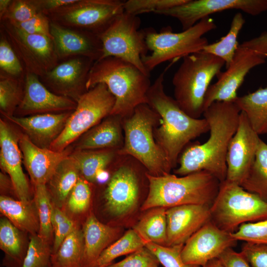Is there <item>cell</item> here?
I'll use <instances>...</instances> for the list:
<instances>
[{
    "label": "cell",
    "instance_id": "cell-1",
    "mask_svg": "<svg viewBox=\"0 0 267 267\" xmlns=\"http://www.w3.org/2000/svg\"><path fill=\"white\" fill-rule=\"evenodd\" d=\"M241 111L235 102L216 101L203 114L209 125L210 136L203 143H189L180 153L174 173L180 176L206 171L220 182L226 179V154L235 134Z\"/></svg>",
    "mask_w": 267,
    "mask_h": 267
},
{
    "label": "cell",
    "instance_id": "cell-2",
    "mask_svg": "<svg viewBox=\"0 0 267 267\" xmlns=\"http://www.w3.org/2000/svg\"><path fill=\"white\" fill-rule=\"evenodd\" d=\"M172 63L151 85L147 94V104L160 117V125L154 130L155 139L163 151L172 169H176L179 156L190 141L209 132L205 118L196 119L186 114L175 99L164 89V75Z\"/></svg>",
    "mask_w": 267,
    "mask_h": 267
},
{
    "label": "cell",
    "instance_id": "cell-3",
    "mask_svg": "<svg viewBox=\"0 0 267 267\" xmlns=\"http://www.w3.org/2000/svg\"><path fill=\"white\" fill-rule=\"evenodd\" d=\"M100 83L105 84L115 98L110 115L124 118L131 116L138 105L147 103L151 86L150 76L131 63L109 56L94 62L88 76L87 90Z\"/></svg>",
    "mask_w": 267,
    "mask_h": 267
},
{
    "label": "cell",
    "instance_id": "cell-4",
    "mask_svg": "<svg viewBox=\"0 0 267 267\" xmlns=\"http://www.w3.org/2000/svg\"><path fill=\"white\" fill-rule=\"evenodd\" d=\"M146 176L148 191L141 207L142 211L188 204L210 206L217 195L221 183L206 171L180 177L170 173L154 176L148 172Z\"/></svg>",
    "mask_w": 267,
    "mask_h": 267
},
{
    "label": "cell",
    "instance_id": "cell-5",
    "mask_svg": "<svg viewBox=\"0 0 267 267\" xmlns=\"http://www.w3.org/2000/svg\"><path fill=\"white\" fill-rule=\"evenodd\" d=\"M160 121V116L147 104L137 106L131 116L123 119L124 140L118 151L120 155L134 158L154 176L170 173L172 169L154 136Z\"/></svg>",
    "mask_w": 267,
    "mask_h": 267
},
{
    "label": "cell",
    "instance_id": "cell-6",
    "mask_svg": "<svg viewBox=\"0 0 267 267\" xmlns=\"http://www.w3.org/2000/svg\"><path fill=\"white\" fill-rule=\"evenodd\" d=\"M225 64L222 59L203 51L183 58L172 83L174 99L186 114L196 119L203 115L208 89Z\"/></svg>",
    "mask_w": 267,
    "mask_h": 267
},
{
    "label": "cell",
    "instance_id": "cell-7",
    "mask_svg": "<svg viewBox=\"0 0 267 267\" xmlns=\"http://www.w3.org/2000/svg\"><path fill=\"white\" fill-rule=\"evenodd\" d=\"M217 28L213 18L205 17L192 27L179 33H174L170 26L163 27L159 32L145 29V40L149 55L141 57L146 71L150 73L159 64L201 51L209 44L204 35Z\"/></svg>",
    "mask_w": 267,
    "mask_h": 267
},
{
    "label": "cell",
    "instance_id": "cell-8",
    "mask_svg": "<svg viewBox=\"0 0 267 267\" xmlns=\"http://www.w3.org/2000/svg\"><path fill=\"white\" fill-rule=\"evenodd\" d=\"M210 221L220 229L233 233L242 224L267 219V202L241 185L226 179L210 207Z\"/></svg>",
    "mask_w": 267,
    "mask_h": 267
},
{
    "label": "cell",
    "instance_id": "cell-9",
    "mask_svg": "<svg viewBox=\"0 0 267 267\" xmlns=\"http://www.w3.org/2000/svg\"><path fill=\"white\" fill-rule=\"evenodd\" d=\"M76 102V109L49 149L59 152L65 150L77 138L111 114L115 98L105 84L100 83L81 95Z\"/></svg>",
    "mask_w": 267,
    "mask_h": 267
},
{
    "label": "cell",
    "instance_id": "cell-10",
    "mask_svg": "<svg viewBox=\"0 0 267 267\" xmlns=\"http://www.w3.org/2000/svg\"><path fill=\"white\" fill-rule=\"evenodd\" d=\"M141 20L138 16L123 12L98 36L102 45L99 59L113 56L131 63L144 74L149 75L141 57L149 50L145 30H139Z\"/></svg>",
    "mask_w": 267,
    "mask_h": 267
},
{
    "label": "cell",
    "instance_id": "cell-11",
    "mask_svg": "<svg viewBox=\"0 0 267 267\" xmlns=\"http://www.w3.org/2000/svg\"><path fill=\"white\" fill-rule=\"evenodd\" d=\"M124 3L119 0H76L47 16L62 26L98 35L124 12Z\"/></svg>",
    "mask_w": 267,
    "mask_h": 267
},
{
    "label": "cell",
    "instance_id": "cell-12",
    "mask_svg": "<svg viewBox=\"0 0 267 267\" xmlns=\"http://www.w3.org/2000/svg\"><path fill=\"white\" fill-rule=\"evenodd\" d=\"M0 31L11 44L25 71L42 77L59 62L50 38L25 33L6 21H0Z\"/></svg>",
    "mask_w": 267,
    "mask_h": 267
},
{
    "label": "cell",
    "instance_id": "cell-13",
    "mask_svg": "<svg viewBox=\"0 0 267 267\" xmlns=\"http://www.w3.org/2000/svg\"><path fill=\"white\" fill-rule=\"evenodd\" d=\"M116 163L104 198L109 213L120 217L130 212L137 204L140 187L136 167L140 163L131 156L120 155Z\"/></svg>",
    "mask_w": 267,
    "mask_h": 267
},
{
    "label": "cell",
    "instance_id": "cell-14",
    "mask_svg": "<svg viewBox=\"0 0 267 267\" xmlns=\"http://www.w3.org/2000/svg\"><path fill=\"white\" fill-rule=\"evenodd\" d=\"M267 57L256 51L238 46L226 70L217 75L218 81L211 85L204 98V111L216 101L235 102L237 90L254 67L266 62Z\"/></svg>",
    "mask_w": 267,
    "mask_h": 267
},
{
    "label": "cell",
    "instance_id": "cell-15",
    "mask_svg": "<svg viewBox=\"0 0 267 267\" xmlns=\"http://www.w3.org/2000/svg\"><path fill=\"white\" fill-rule=\"evenodd\" d=\"M229 9H239L256 16L267 10V0H188L182 4L155 14L176 18L183 31L210 15Z\"/></svg>",
    "mask_w": 267,
    "mask_h": 267
},
{
    "label": "cell",
    "instance_id": "cell-16",
    "mask_svg": "<svg viewBox=\"0 0 267 267\" xmlns=\"http://www.w3.org/2000/svg\"><path fill=\"white\" fill-rule=\"evenodd\" d=\"M261 139L241 111L237 130L227 151L226 180L240 185L253 164Z\"/></svg>",
    "mask_w": 267,
    "mask_h": 267
},
{
    "label": "cell",
    "instance_id": "cell-17",
    "mask_svg": "<svg viewBox=\"0 0 267 267\" xmlns=\"http://www.w3.org/2000/svg\"><path fill=\"white\" fill-rule=\"evenodd\" d=\"M90 58L77 56L60 61L42 77V83L51 91L69 97L76 102L88 90L86 84L94 63Z\"/></svg>",
    "mask_w": 267,
    "mask_h": 267
},
{
    "label": "cell",
    "instance_id": "cell-18",
    "mask_svg": "<svg viewBox=\"0 0 267 267\" xmlns=\"http://www.w3.org/2000/svg\"><path fill=\"white\" fill-rule=\"evenodd\" d=\"M237 241L231 233L220 229L210 221L185 243L181 257L186 264L202 267L218 258L227 248L235 246Z\"/></svg>",
    "mask_w": 267,
    "mask_h": 267
},
{
    "label": "cell",
    "instance_id": "cell-19",
    "mask_svg": "<svg viewBox=\"0 0 267 267\" xmlns=\"http://www.w3.org/2000/svg\"><path fill=\"white\" fill-rule=\"evenodd\" d=\"M77 102L49 90L37 75L25 71L24 93L15 111L21 115L60 113L74 111Z\"/></svg>",
    "mask_w": 267,
    "mask_h": 267
},
{
    "label": "cell",
    "instance_id": "cell-20",
    "mask_svg": "<svg viewBox=\"0 0 267 267\" xmlns=\"http://www.w3.org/2000/svg\"><path fill=\"white\" fill-rule=\"evenodd\" d=\"M50 34L59 61L83 56L96 61L102 55L101 42L96 34L62 26L50 21Z\"/></svg>",
    "mask_w": 267,
    "mask_h": 267
},
{
    "label": "cell",
    "instance_id": "cell-21",
    "mask_svg": "<svg viewBox=\"0 0 267 267\" xmlns=\"http://www.w3.org/2000/svg\"><path fill=\"white\" fill-rule=\"evenodd\" d=\"M210 207L188 204L167 209V246L184 245L210 221Z\"/></svg>",
    "mask_w": 267,
    "mask_h": 267
},
{
    "label": "cell",
    "instance_id": "cell-22",
    "mask_svg": "<svg viewBox=\"0 0 267 267\" xmlns=\"http://www.w3.org/2000/svg\"><path fill=\"white\" fill-rule=\"evenodd\" d=\"M0 164L10 177L14 191L18 200H32L31 192L22 167L19 139L5 122L0 121Z\"/></svg>",
    "mask_w": 267,
    "mask_h": 267
},
{
    "label": "cell",
    "instance_id": "cell-23",
    "mask_svg": "<svg viewBox=\"0 0 267 267\" xmlns=\"http://www.w3.org/2000/svg\"><path fill=\"white\" fill-rule=\"evenodd\" d=\"M19 145L34 185H46L59 164L69 156L65 150L59 152L39 147L26 134L19 138Z\"/></svg>",
    "mask_w": 267,
    "mask_h": 267
},
{
    "label": "cell",
    "instance_id": "cell-24",
    "mask_svg": "<svg viewBox=\"0 0 267 267\" xmlns=\"http://www.w3.org/2000/svg\"><path fill=\"white\" fill-rule=\"evenodd\" d=\"M73 111L27 117L4 116L21 128L35 144L42 148H49L63 130Z\"/></svg>",
    "mask_w": 267,
    "mask_h": 267
},
{
    "label": "cell",
    "instance_id": "cell-25",
    "mask_svg": "<svg viewBox=\"0 0 267 267\" xmlns=\"http://www.w3.org/2000/svg\"><path fill=\"white\" fill-rule=\"evenodd\" d=\"M84 250L82 267H94L102 252L115 240L118 229L101 222L92 213L83 227Z\"/></svg>",
    "mask_w": 267,
    "mask_h": 267
},
{
    "label": "cell",
    "instance_id": "cell-26",
    "mask_svg": "<svg viewBox=\"0 0 267 267\" xmlns=\"http://www.w3.org/2000/svg\"><path fill=\"white\" fill-rule=\"evenodd\" d=\"M123 118L110 115L86 132L78 144V150L120 149L124 136Z\"/></svg>",
    "mask_w": 267,
    "mask_h": 267
},
{
    "label": "cell",
    "instance_id": "cell-27",
    "mask_svg": "<svg viewBox=\"0 0 267 267\" xmlns=\"http://www.w3.org/2000/svg\"><path fill=\"white\" fill-rule=\"evenodd\" d=\"M0 211L21 231L30 235L38 234L39 219L34 200L23 201L2 195L0 197Z\"/></svg>",
    "mask_w": 267,
    "mask_h": 267
},
{
    "label": "cell",
    "instance_id": "cell-28",
    "mask_svg": "<svg viewBox=\"0 0 267 267\" xmlns=\"http://www.w3.org/2000/svg\"><path fill=\"white\" fill-rule=\"evenodd\" d=\"M81 176L78 165L69 155L58 165L48 182L52 203L62 208Z\"/></svg>",
    "mask_w": 267,
    "mask_h": 267
},
{
    "label": "cell",
    "instance_id": "cell-29",
    "mask_svg": "<svg viewBox=\"0 0 267 267\" xmlns=\"http://www.w3.org/2000/svg\"><path fill=\"white\" fill-rule=\"evenodd\" d=\"M118 149L78 150L70 156L76 162L81 176L89 182L97 181L98 176L114 163L120 155Z\"/></svg>",
    "mask_w": 267,
    "mask_h": 267
},
{
    "label": "cell",
    "instance_id": "cell-30",
    "mask_svg": "<svg viewBox=\"0 0 267 267\" xmlns=\"http://www.w3.org/2000/svg\"><path fill=\"white\" fill-rule=\"evenodd\" d=\"M22 231L6 218L0 221V248L4 253L3 264L6 267H20L26 256V244Z\"/></svg>",
    "mask_w": 267,
    "mask_h": 267
},
{
    "label": "cell",
    "instance_id": "cell-31",
    "mask_svg": "<svg viewBox=\"0 0 267 267\" xmlns=\"http://www.w3.org/2000/svg\"><path fill=\"white\" fill-rule=\"evenodd\" d=\"M235 102L253 130L259 135L267 134V87L238 96Z\"/></svg>",
    "mask_w": 267,
    "mask_h": 267
},
{
    "label": "cell",
    "instance_id": "cell-32",
    "mask_svg": "<svg viewBox=\"0 0 267 267\" xmlns=\"http://www.w3.org/2000/svg\"><path fill=\"white\" fill-rule=\"evenodd\" d=\"M167 209L156 207L148 210L134 226V229L145 243L166 246L167 239Z\"/></svg>",
    "mask_w": 267,
    "mask_h": 267
},
{
    "label": "cell",
    "instance_id": "cell-33",
    "mask_svg": "<svg viewBox=\"0 0 267 267\" xmlns=\"http://www.w3.org/2000/svg\"><path fill=\"white\" fill-rule=\"evenodd\" d=\"M84 250L83 230L76 225L52 255V267H82Z\"/></svg>",
    "mask_w": 267,
    "mask_h": 267
},
{
    "label": "cell",
    "instance_id": "cell-34",
    "mask_svg": "<svg viewBox=\"0 0 267 267\" xmlns=\"http://www.w3.org/2000/svg\"><path fill=\"white\" fill-rule=\"evenodd\" d=\"M240 185L267 202V143L262 139L253 164Z\"/></svg>",
    "mask_w": 267,
    "mask_h": 267
},
{
    "label": "cell",
    "instance_id": "cell-35",
    "mask_svg": "<svg viewBox=\"0 0 267 267\" xmlns=\"http://www.w3.org/2000/svg\"><path fill=\"white\" fill-rule=\"evenodd\" d=\"M245 23L243 15L240 12L236 13L227 34L220 41L208 44L202 51L222 59L225 62L226 68H227L238 48V36Z\"/></svg>",
    "mask_w": 267,
    "mask_h": 267
},
{
    "label": "cell",
    "instance_id": "cell-36",
    "mask_svg": "<svg viewBox=\"0 0 267 267\" xmlns=\"http://www.w3.org/2000/svg\"><path fill=\"white\" fill-rule=\"evenodd\" d=\"M145 244L134 229H130L102 252L95 267H106L110 265L115 259L141 249L145 247Z\"/></svg>",
    "mask_w": 267,
    "mask_h": 267
},
{
    "label": "cell",
    "instance_id": "cell-37",
    "mask_svg": "<svg viewBox=\"0 0 267 267\" xmlns=\"http://www.w3.org/2000/svg\"><path fill=\"white\" fill-rule=\"evenodd\" d=\"M24 77L0 74V108L4 116H11L21 102L24 93Z\"/></svg>",
    "mask_w": 267,
    "mask_h": 267
},
{
    "label": "cell",
    "instance_id": "cell-38",
    "mask_svg": "<svg viewBox=\"0 0 267 267\" xmlns=\"http://www.w3.org/2000/svg\"><path fill=\"white\" fill-rule=\"evenodd\" d=\"M34 186L35 202L39 219L40 229L38 234L52 242L53 232L51 225V211L52 203L46 185Z\"/></svg>",
    "mask_w": 267,
    "mask_h": 267
},
{
    "label": "cell",
    "instance_id": "cell-39",
    "mask_svg": "<svg viewBox=\"0 0 267 267\" xmlns=\"http://www.w3.org/2000/svg\"><path fill=\"white\" fill-rule=\"evenodd\" d=\"M51 242L38 234L30 235L27 253L20 267H51Z\"/></svg>",
    "mask_w": 267,
    "mask_h": 267
},
{
    "label": "cell",
    "instance_id": "cell-40",
    "mask_svg": "<svg viewBox=\"0 0 267 267\" xmlns=\"http://www.w3.org/2000/svg\"><path fill=\"white\" fill-rule=\"evenodd\" d=\"M0 72L10 76L20 78L25 74V69L4 34L0 31Z\"/></svg>",
    "mask_w": 267,
    "mask_h": 267
},
{
    "label": "cell",
    "instance_id": "cell-41",
    "mask_svg": "<svg viewBox=\"0 0 267 267\" xmlns=\"http://www.w3.org/2000/svg\"><path fill=\"white\" fill-rule=\"evenodd\" d=\"M188 0H128L124 1V11L134 15L166 10L182 4Z\"/></svg>",
    "mask_w": 267,
    "mask_h": 267
},
{
    "label": "cell",
    "instance_id": "cell-42",
    "mask_svg": "<svg viewBox=\"0 0 267 267\" xmlns=\"http://www.w3.org/2000/svg\"><path fill=\"white\" fill-rule=\"evenodd\" d=\"M91 194L89 182L80 176L66 201L68 211L74 215L86 212L89 206Z\"/></svg>",
    "mask_w": 267,
    "mask_h": 267
},
{
    "label": "cell",
    "instance_id": "cell-43",
    "mask_svg": "<svg viewBox=\"0 0 267 267\" xmlns=\"http://www.w3.org/2000/svg\"><path fill=\"white\" fill-rule=\"evenodd\" d=\"M183 246H167L147 242L145 247L157 257L164 267H201L186 264L183 261L181 257Z\"/></svg>",
    "mask_w": 267,
    "mask_h": 267
},
{
    "label": "cell",
    "instance_id": "cell-44",
    "mask_svg": "<svg viewBox=\"0 0 267 267\" xmlns=\"http://www.w3.org/2000/svg\"><path fill=\"white\" fill-rule=\"evenodd\" d=\"M39 12L35 0H14L0 21H6L12 24L25 22Z\"/></svg>",
    "mask_w": 267,
    "mask_h": 267
},
{
    "label": "cell",
    "instance_id": "cell-45",
    "mask_svg": "<svg viewBox=\"0 0 267 267\" xmlns=\"http://www.w3.org/2000/svg\"><path fill=\"white\" fill-rule=\"evenodd\" d=\"M231 235L237 241L267 244V219L242 224Z\"/></svg>",
    "mask_w": 267,
    "mask_h": 267
},
{
    "label": "cell",
    "instance_id": "cell-46",
    "mask_svg": "<svg viewBox=\"0 0 267 267\" xmlns=\"http://www.w3.org/2000/svg\"><path fill=\"white\" fill-rule=\"evenodd\" d=\"M157 257L145 247L130 254L122 261L105 267H159Z\"/></svg>",
    "mask_w": 267,
    "mask_h": 267
},
{
    "label": "cell",
    "instance_id": "cell-47",
    "mask_svg": "<svg viewBox=\"0 0 267 267\" xmlns=\"http://www.w3.org/2000/svg\"><path fill=\"white\" fill-rule=\"evenodd\" d=\"M240 253L251 267H267V244L245 242Z\"/></svg>",
    "mask_w": 267,
    "mask_h": 267
},
{
    "label": "cell",
    "instance_id": "cell-48",
    "mask_svg": "<svg viewBox=\"0 0 267 267\" xmlns=\"http://www.w3.org/2000/svg\"><path fill=\"white\" fill-rule=\"evenodd\" d=\"M50 21L48 17L44 14L39 12L25 22L12 25L25 33L42 35L52 39L50 31Z\"/></svg>",
    "mask_w": 267,
    "mask_h": 267
},
{
    "label": "cell",
    "instance_id": "cell-49",
    "mask_svg": "<svg viewBox=\"0 0 267 267\" xmlns=\"http://www.w3.org/2000/svg\"><path fill=\"white\" fill-rule=\"evenodd\" d=\"M76 225L74 222L69 218L53 229L52 255L56 253L64 240L73 230Z\"/></svg>",
    "mask_w": 267,
    "mask_h": 267
},
{
    "label": "cell",
    "instance_id": "cell-50",
    "mask_svg": "<svg viewBox=\"0 0 267 267\" xmlns=\"http://www.w3.org/2000/svg\"><path fill=\"white\" fill-rule=\"evenodd\" d=\"M218 258L224 267H251L240 252L231 247L225 249Z\"/></svg>",
    "mask_w": 267,
    "mask_h": 267
},
{
    "label": "cell",
    "instance_id": "cell-51",
    "mask_svg": "<svg viewBox=\"0 0 267 267\" xmlns=\"http://www.w3.org/2000/svg\"><path fill=\"white\" fill-rule=\"evenodd\" d=\"M239 46L256 51L267 57V31L257 37L243 42Z\"/></svg>",
    "mask_w": 267,
    "mask_h": 267
},
{
    "label": "cell",
    "instance_id": "cell-52",
    "mask_svg": "<svg viewBox=\"0 0 267 267\" xmlns=\"http://www.w3.org/2000/svg\"><path fill=\"white\" fill-rule=\"evenodd\" d=\"M76 0H35L39 12L46 16L64 6L75 2Z\"/></svg>",
    "mask_w": 267,
    "mask_h": 267
},
{
    "label": "cell",
    "instance_id": "cell-53",
    "mask_svg": "<svg viewBox=\"0 0 267 267\" xmlns=\"http://www.w3.org/2000/svg\"><path fill=\"white\" fill-rule=\"evenodd\" d=\"M11 2V0H0V18L7 12Z\"/></svg>",
    "mask_w": 267,
    "mask_h": 267
},
{
    "label": "cell",
    "instance_id": "cell-54",
    "mask_svg": "<svg viewBox=\"0 0 267 267\" xmlns=\"http://www.w3.org/2000/svg\"><path fill=\"white\" fill-rule=\"evenodd\" d=\"M201 267H224L219 258L209 261L205 265Z\"/></svg>",
    "mask_w": 267,
    "mask_h": 267
},
{
    "label": "cell",
    "instance_id": "cell-55",
    "mask_svg": "<svg viewBox=\"0 0 267 267\" xmlns=\"http://www.w3.org/2000/svg\"></svg>",
    "mask_w": 267,
    "mask_h": 267
},
{
    "label": "cell",
    "instance_id": "cell-56",
    "mask_svg": "<svg viewBox=\"0 0 267 267\" xmlns=\"http://www.w3.org/2000/svg\"></svg>",
    "mask_w": 267,
    "mask_h": 267
}]
</instances>
